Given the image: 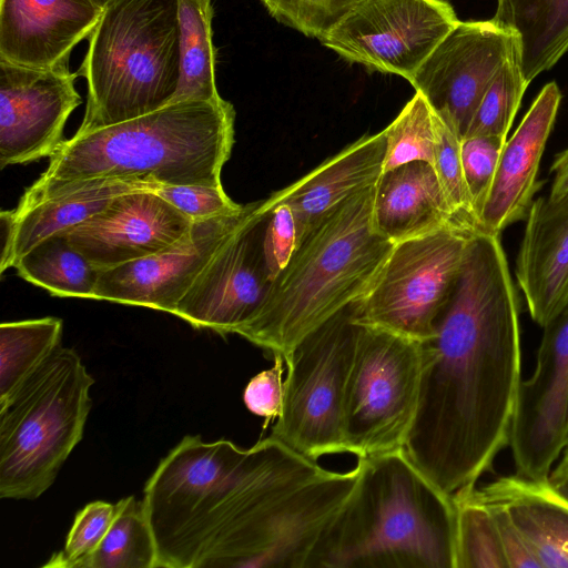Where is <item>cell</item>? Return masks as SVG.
Returning a JSON list of instances; mask_svg holds the SVG:
<instances>
[{
  "label": "cell",
  "instance_id": "1",
  "mask_svg": "<svg viewBox=\"0 0 568 568\" xmlns=\"http://www.w3.org/2000/svg\"><path fill=\"white\" fill-rule=\"evenodd\" d=\"M358 476L272 436L241 448L186 435L143 489L158 568H312Z\"/></svg>",
  "mask_w": 568,
  "mask_h": 568
},
{
  "label": "cell",
  "instance_id": "2",
  "mask_svg": "<svg viewBox=\"0 0 568 568\" xmlns=\"http://www.w3.org/2000/svg\"><path fill=\"white\" fill-rule=\"evenodd\" d=\"M405 450L443 491L476 485L509 444L521 382L518 302L500 237L475 232L434 335L422 343Z\"/></svg>",
  "mask_w": 568,
  "mask_h": 568
},
{
  "label": "cell",
  "instance_id": "3",
  "mask_svg": "<svg viewBox=\"0 0 568 568\" xmlns=\"http://www.w3.org/2000/svg\"><path fill=\"white\" fill-rule=\"evenodd\" d=\"M349 500L312 568H455L456 507L405 448L357 458Z\"/></svg>",
  "mask_w": 568,
  "mask_h": 568
},
{
  "label": "cell",
  "instance_id": "4",
  "mask_svg": "<svg viewBox=\"0 0 568 568\" xmlns=\"http://www.w3.org/2000/svg\"><path fill=\"white\" fill-rule=\"evenodd\" d=\"M375 186L336 205L300 236L237 335L285 359L307 334L369 291L394 247L373 227Z\"/></svg>",
  "mask_w": 568,
  "mask_h": 568
},
{
  "label": "cell",
  "instance_id": "5",
  "mask_svg": "<svg viewBox=\"0 0 568 568\" xmlns=\"http://www.w3.org/2000/svg\"><path fill=\"white\" fill-rule=\"evenodd\" d=\"M235 111L216 102L170 103L145 115L64 140L37 184L120 178L166 185L222 186Z\"/></svg>",
  "mask_w": 568,
  "mask_h": 568
},
{
  "label": "cell",
  "instance_id": "6",
  "mask_svg": "<svg viewBox=\"0 0 568 568\" xmlns=\"http://www.w3.org/2000/svg\"><path fill=\"white\" fill-rule=\"evenodd\" d=\"M179 0H112L91 32L78 75L87 106L78 133L168 105L181 73Z\"/></svg>",
  "mask_w": 568,
  "mask_h": 568
},
{
  "label": "cell",
  "instance_id": "7",
  "mask_svg": "<svg viewBox=\"0 0 568 568\" xmlns=\"http://www.w3.org/2000/svg\"><path fill=\"white\" fill-rule=\"evenodd\" d=\"M94 378L69 347L0 402V497L36 499L81 442Z\"/></svg>",
  "mask_w": 568,
  "mask_h": 568
},
{
  "label": "cell",
  "instance_id": "8",
  "mask_svg": "<svg viewBox=\"0 0 568 568\" xmlns=\"http://www.w3.org/2000/svg\"><path fill=\"white\" fill-rule=\"evenodd\" d=\"M358 301L307 334L284 359L282 412L270 436L314 460L345 453L343 404L362 328Z\"/></svg>",
  "mask_w": 568,
  "mask_h": 568
},
{
  "label": "cell",
  "instance_id": "9",
  "mask_svg": "<svg viewBox=\"0 0 568 568\" xmlns=\"http://www.w3.org/2000/svg\"><path fill=\"white\" fill-rule=\"evenodd\" d=\"M422 369V343L362 325L344 394L345 453L364 458L405 447Z\"/></svg>",
  "mask_w": 568,
  "mask_h": 568
},
{
  "label": "cell",
  "instance_id": "10",
  "mask_svg": "<svg viewBox=\"0 0 568 568\" xmlns=\"http://www.w3.org/2000/svg\"><path fill=\"white\" fill-rule=\"evenodd\" d=\"M475 231L448 225L394 247L369 291L358 301L357 322L428 341L457 285Z\"/></svg>",
  "mask_w": 568,
  "mask_h": 568
},
{
  "label": "cell",
  "instance_id": "11",
  "mask_svg": "<svg viewBox=\"0 0 568 568\" xmlns=\"http://www.w3.org/2000/svg\"><path fill=\"white\" fill-rule=\"evenodd\" d=\"M458 22L445 0H359L320 42L346 61L410 81Z\"/></svg>",
  "mask_w": 568,
  "mask_h": 568
},
{
  "label": "cell",
  "instance_id": "12",
  "mask_svg": "<svg viewBox=\"0 0 568 568\" xmlns=\"http://www.w3.org/2000/svg\"><path fill=\"white\" fill-rule=\"evenodd\" d=\"M262 204L261 200L217 248L173 315L221 335L237 334L254 317L272 283L264 252L266 213Z\"/></svg>",
  "mask_w": 568,
  "mask_h": 568
},
{
  "label": "cell",
  "instance_id": "13",
  "mask_svg": "<svg viewBox=\"0 0 568 568\" xmlns=\"http://www.w3.org/2000/svg\"><path fill=\"white\" fill-rule=\"evenodd\" d=\"M517 48L515 33L493 19L459 21L409 82L464 139L486 90Z\"/></svg>",
  "mask_w": 568,
  "mask_h": 568
},
{
  "label": "cell",
  "instance_id": "14",
  "mask_svg": "<svg viewBox=\"0 0 568 568\" xmlns=\"http://www.w3.org/2000/svg\"><path fill=\"white\" fill-rule=\"evenodd\" d=\"M260 201L235 213L194 221L170 246L114 267L99 270L94 298L173 314L179 301L217 248L246 221Z\"/></svg>",
  "mask_w": 568,
  "mask_h": 568
},
{
  "label": "cell",
  "instance_id": "15",
  "mask_svg": "<svg viewBox=\"0 0 568 568\" xmlns=\"http://www.w3.org/2000/svg\"><path fill=\"white\" fill-rule=\"evenodd\" d=\"M78 73L29 68L0 59V168L51 156L82 99Z\"/></svg>",
  "mask_w": 568,
  "mask_h": 568
},
{
  "label": "cell",
  "instance_id": "16",
  "mask_svg": "<svg viewBox=\"0 0 568 568\" xmlns=\"http://www.w3.org/2000/svg\"><path fill=\"white\" fill-rule=\"evenodd\" d=\"M193 222L154 191L140 190L116 196L104 210L64 233L78 252L103 270L170 246Z\"/></svg>",
  "mask_w": 568,
  "mask_h": 568
},
{
  "label": "cell",
  "instance_id": "17",
  "mask_svg": "<svg viewBox=\"0 0 568 568\" xmlns=\"http://www.w3.org/2000/svg\"><path fill=\"white\" fill-rule=\"evenodd\" d=\"M102 11L94 0H0V59L70 72L72 50L90 37Z\"/></svg>",
  "mask_w": 568,
  "mask_h": 568
},
{
  "label": "cell",
  "instance_id": "18",
  "mask_svg": "<svg viewBox=\"0 0 568 568\" xmlns=\"http://www.w3.org/2000/svg\"><path fill=\"white\" fill-rule=\"evenodd\" d=\"M560 100L557 83H547L506 140L478 216L477 232L500 235L509 225L526 219L542 184L537 174Z\"/></svg>",
  "mask_w": 568,
  "mask_h": 568
},
{
  "label": "cell",
  "instance_id": "19",
  "mask_svg": "<svg viewBox=\"0 0 568 568\" xmlns=\"http://www.w3.org/2000/svg\"><path fill=\"white\" fill-rule=\"evenodd\" d=\"M525 221L515 274L530 317L544 327L568 301V194L536 199Z\"/></svg>",
  "mask_w": 568,
  "mask_h": 568
},
{
  "label": "cell",
  "instance_id": "20",
  "mask_svg": "<svg viewBox=\"0 0 568 568\" xmlns=\"http://www.w3.org/2000/svg\"><path fill=\"white\" fill-rule=\"evenodd\" d=\"M159 183L133 179L95 178L29 186L13 210L12 266L42 240L64 233L104 210L124 193L155 191Z\"/></svg>",
  "mask_w": 568,
  "mask_h": 568
},
{
  "label": "cell",
  "instance_id": "21",
  "mask_svg": "<svg viewBox=\"0 0 568 568\" xmlns=\"http://www.w3.org/2000/svg\"><path fill=\"white\" fill-rule=\"evenodd\" d=\"M386 151L384 130L364 135L317 168L263 200L265 209L287 205L300 236L322 215L348 197L376 185Z\"/></svg>",
  "mask_w": 568,
  "mask_h": 568
},
{
  "label": "cell",
  "instance_id": "22",
  "mask_svg": "<svg viewBox=\"0 0 568 568\" xmlns=\"http://www.w3.org/2000/svg\"><path fill=\"white\" fill-rule=\"evenodd\" d=\"M372 220L374 230L393 244L457 225L434 166L422 161L382 173Z\"/></svg>",
  "mask_w": 568,
  "mask_h": 568
},
{
  "label": "cell",
  "instance_id": "23",
  "mask_svg": "<svg viewBox=\"0 0 568 568\" xmlns=\"http://www.w3.org/2000/svg\"><path fill=\"white\" fill-rule=\"evenodd\" d=\"M473 493L508 511L541 568H568V503L546 480L514 474Z\"/></svg>",
  "mask_w": 568,
  "mask_h": 568
},
{
  "label": "cell",
  "instance_id": "24",
  "mask_svg": "<svg viewBox=\"0 0 568 568\" xmlns=\"http://www.w3.org/2000/svg\"><path fill=\"white\" fill-rule=\"evenodd\" d=\"M493 20L517 37L528 82L568 52V0H497Z\"/></svg>",
  "mask_w": 568,
  "mask_h": 568
},
{
  "label": "cell",
  "instance_id": "25",
  "mask_svg": "<svg viewBox=\"0 0 568 568\" xmlns=\"http://www.w3.org/2000/svg\"><path fill=\"white\" fill-rule=\"evenodd\" d=\"M179 17L181 73L170 103L222 100L215 84L212 0H179Z\"/></svg>",
  "mask_w": 568,
  "mask_h": 568
},
{
  "label": "cell",
  "instance_id": "26",
  "mask_svg": "<svg viewBox=\"0 0 568 568\" xmlns=\"http://www.w3.org/2000/svg\"><path fill=\"white\" fill-rule=\"evenodd\" d=\"M17 274L58 297L94 298L99 270L78 252L65 233L49 236L21 255Z\"/></svg>",
  "mask_w": 568,
  "mask_h": 568
},
{
  "label": "cell",
  "instance_id": "27",
  "mask_svg": "<svg viewBox=\"0 0 568 568\" xmlns=\"http://www.w3.org/2000/svg\"><path fill=\"white\" fill-rule=\"evenodd\" d=\"M63 322L42 317L0 325V402L8 398L60 347Z\"/></svg>",
  "mask_w": 568,
  "mask_h": 568
},
{
  "label": "cell",
  "instance_id": "28",
  "mask_svg": "<svg viewBox=\"0 0 568 568\" xmlns=\"http://www.w3.org/2000/svg\"><path fill=\"white\" fill-rule=\"evenodd\" d=\"M83 568H158L156 548L143 501L128 496Z\"/></svg>",
  "mask_w": 568,
  "mask_h": 568
},
{
  "label": "cell",
  "instance_id": "29",
  "mask_svg": "<svg viewBox=\"0 0 568 568\" xmlns=\"http://www.w3.org/2000/svg\"><path fill=\"white\" fill-rule=\"evenodd\" d=\"M474 487L453 495L455 568H508L491 511L474 496Z\"/></svg>",
  "mask_w": 568,
  "mask_h": 568
},
{
  "label": "cell",
  "instance_id": "30",
  "mask_svg": "<svg viewBox=\"0 0 568 568\" xmlns=\"http://www.w3.org/2000/svg\"><path fill=\"white\" fill-rule=\"evenodd\" d=\"M384 132L386 151L383 172L416 161L434 165L436 115L419 92L415 93Z\"/></svg>",
  "mask_w": 568,
  "mask_h": 568
},
{
  "label": "cell",
  "instance_id": "31",
  "mask_svg": "<svg viewBox=\"0 0 568 568\" xmlns=\"http://www.w3.org/2000/svg\"><path fill=\"white\" fill-rule=\"evenodd\" d=\"M528 84L523 73L518 47L486 90L464 138H507Z\"/></svg>",
  "mask_w": 568,
  "mask_h": 568
},
{
  "label": "cell",
  "instance_id": "32",
  "mask_svg": "<svg viewBox=\"0 0 568 568\" xmlns=\"http://www.w3.org/2000/svg\"><path fill=\"white\" fill-rule=\"evenodd\" d=\"M434 169L455 223L477 232V216L467 189L462 164V136L436 113Z\"/></svg>",
  "mask_w": 568,
  "mask_h": 568
},
{
  "label": "cell",
  "instance_id": "33",
  "mask_svg": "<svg viewBox=\"0 0 568 568\" xmlns=\"http://www.w3.org/2000/svg\"><path fill=\"white\" fill-rule=\"evenodd\" d=\"M116 510V504H87L77 513L63 549L54 552L42 568H83L106 535Z\"/></svg>",
  "mask_w": 568,
  "mask_h": 568
},
{
  "label": "cell",
  "instance_id": "34",
  "mask_svg": "<svg viewBox=\"0 0 568 568\" xmlns=\"http://www.w3.org/2000/svg\"><path fill=\"white\" fill-rule=\"evenodd\" d=\"M278 22L322 39L359 0H260Z\"/></svg>",
  "mask_w": 568,
  "mask_h": 568
},
{
  "label": "cell",
  "instance_id": "35",
  "mask_svg": "<svg viewBox=\"0 0 568 568\" xmlns=\"http://www.w3.org/2000/svg\"><path fill=\"white\" fill-rule=\"evenodd\" d=\"M506 140L495 135L467 136L462 140L463 171L477 224Z\"/></svg>",
  "mask_w": 568,
  "mask_h": 568
},
{
  "label": "cell",
  "instance_id": "36",
  "mask_svg": "<svg viewBox=\"0 0 568 568\" xmlns=\"http://www.w3.org/2000/svg\"><path fill=\"white\" fill-rule=\"evenodd\" d=\"M154 192L192 221L235 213L243 206L226 195L223 185L160 184Z\"/></svg>",
  "mask_w": 568,
  "mask_h": 568
},
{
  "label": "cell",
  "instance_id": "37",
  "mask_svg": "<svg viewBox=\"0 0 568 568\" xmlns=\"http://www.w3.org/2000/svg\"><path fill=\"white\" fill-rule=\"evenodd\" d=\"M263 210L266 213L264 252L273 278L286 266L297 244L296 223L292 210L278 204Z\"/></svg>",
  "mask_w": 568,
  "mask_h": 568
},
{
  "label": "cell",
  "instance_id": "38",
  "mask_svg": "<svg viewBox=\"0 0 568 568\" xmlns=\"http://www.w3.org/2000/svg\"><path fill=\"white\" fill-rule=\"evenodd\" d=\"M273 366L253 376L243 392L246 408L265 419L264 428L282 412L284 382L282 375L285 362L280 355H273Z\"/></svg>",
  "mask_w": 568,
  "mask_h": 568
},
{
  "label": "cell",
  "instance_id": "39",
  "mask_svg": "<svg viewBox=\"0 0 568 568\" xmlns=\"http://www.w3.org/2000/svg\"><path fill=\"white\" fill-rule=\"evenodd\" d=\"M481 503L491 511L508 568H541L508 511L500 505Z\"/></svg>",
  "mask_w": 568,
  "mask_h": 568
},
{
  "label": "cell",
  "instance_id": "40",
  "mask_svg": "<svg viewBox=\"0 0 568 568\" xmlns=\"http://www.w3.org/2000/svg\"><path fill=\"white\" fill-rule=\"evenodd\" d=\"M1 257L0 273L12 266V250L14 243L13 211L2 210L0 213Z\"/></svg>",
  "mask_w": 568,
  "mask_h": 568
},
{
  "label": "cell",
  "instance_id": "41",
  "mask_svg": "<svg viewBox=\"0 0 568 568\" xmlns=\"http://www.w3.org/2000/svg\"><path fill=\"white\" fill-rule=\"evenodd\" d=\"M550 171L554 178L549 196L558 199L568 194V148L555 155Z\"/></svg>",
  "mask_w": 568,
  "mask_h": 568
},
{
  "label": "cell",
  "instance_id": "42",
  "mask_svg": "<svg viewBox=\"0 0 568 568\" xmlns=\"http://www.w3.org/2000/svg\"><path fill=\"white\" fill-rule=\"evenodd\" d=\"M558 464L550 469L546 483L561 499L568 503V444Z\"/></svg>",
  "mask_w": 568,
  "mask_h": 568
},
{
  "label": "cell",
  "instance_id": "43",
  "mask_svg": "<svg viewBox=\"0 0 568 568\" xmlns=\"http://www.w3.org/2000/svg\"><path fill=\"white\" fill-rule=\"evenodd\" d=\"M98 4H100L102 8H104L108 3H110L112 0H94Z\"/></svg>",
  "mask_w": 568,
  "mask_h": 568
},
{
  "label": "cell",
  "instance_id": "44",
  "mask_svg": "<svg viewBox=\"0 0 568 568\" xmlns=\"http://www.w3.org/2000/svg\"><path fill=\"white\" fill-rule=\"evenodd\" d=\"M567 412H568V406H567Z\"/></svg>",
  "mask_w": 568,
  "mask_h": 568
}]
</instances>
